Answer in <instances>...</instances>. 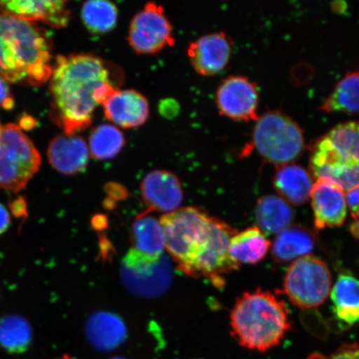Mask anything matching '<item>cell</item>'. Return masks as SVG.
<instances>
[{"instance_id": "obj_30", "label": "cell", "mask_w": 359, "mask_h": 359, "mask_svg": "<svg viewBox=\"0 0 359 359\" xmlns=\"http://www.w3.org/2000/svg\"><path fill=\"white\" fill-rule=\"evenodd\" d=\"M308 359H359V344H344L330 355L313 353Z\"/></svg>"}, {"instance_id": "obj_31", "label": "cell", "mask_w": 359, "mask_h": 359, "mask_svg": "<svg viewBox=\"0 0 359 359\" xmlns=\"http://www.w3.org/2000/svg\"><path fill=\"white\" fill-rule=\"evenodd\" d=\"M15 106V101L12 96L8 82L0 76V107L6 110H11Z\"/></svg>"}, {"instance_id": "obj_7", "label": "cell", "mask_w": 359, "mask_h": 359, "mask_svg": "<svg viewBox=\"0 0 359 359\" xmlns=\"http://www.w3.org/2000/svg\"><path fill=\"white\" fill-rule=\"evenodd\" d=\"M332 277L322 259L307 255L294 260L287 269L285 292L295 306L311 309L320 306L330 294Z\"/></svg>"}, {"instance_id": "obj_11", "label": "cell", "mask_w": 359, "mask_h": 359, "mask_svg": "<svg viewBox=\"0 0 359 359\" xmlns=\"http://www.w3.org/2000/svg\"><path fill=\"white\" fill-rule=\"evenodd\" d=\"M309 167L314 177L327 180L344 191L359 185V164L344 160L325 136L311 147Z\"/></svg>"}, {"instance_id": "obj_26", "label": "cell", "mask_w": 359, "mask_h": 359, "mask_svg": "<svg viewBox=\"0 0 359 359\" xmlns=\"http://www.w3.org/2000/svg\"><path fill=\"white\" fill-rule=\"evenodd\" d=\"M32 342V327L25 317L10 313L0 318V347L6 352L25 353Z\"/></svg>"}, {"instance_id": "obj_2", "label": "cell", "mask_w": 359, "mask_h": 359, "mask_svg": "<svg viewBox=\"0 0 359 359\" xmlns=\"http://www.w3.org/2000/svg\"><path fill=\"white\" fill-rule=\"evenodd\" d=\"M111 67L91 53L57 55L49 84L52 120L66 135L92 124L93 114L116 87Z\"/></svg>"}, {"instance_id": "obj_18", "label": "cell", "mask_w": 359, "mask_h": 359, "mask_svg": "<svg viewBox=\"0 0 359 359\" xmlns=\"http://www.w3.org/2000/svg\"><path fill=\"white\" fill-rule=\"evenodd\" d=\"M127 334L123 321L114 313H96L87 322V339L94 348L101 351L118 348L124 342Z\"/></svg>"}, {"instance_id": "obj_21", "label": "cell", "mask_w": 359, "mask_h": 359, "mask_svg": "<svg viewBox=\"0 0 359 359\" xmlns=\"http://www.w3.org/2000/svg\"><path fill=\"white\" fill-rule=\"evenodd\" d=\"M316 240L307 228L292 226L279 233L272 246V257L277 262H288L307 257Z\"/></svg>"}, {"instance_id": "obj_22", "label": "cell", "mask_w": 359, "mask_h": 359, "mask_svg": "<svg viewBox=\"0 0 359 359\" xmlns=\"http://www.w3.org/2000/svg\"><path fill=\"white\" fill-rule=\"evenodd\" d=\"M330 294L337 318L348 325L356 324L359 321V280L349 273H342Z\"/></svg>"}, {"instance_id": "obj_35", "label": "cell", "mask_w": 359, "mask_h": 359, "mask_svg": "<svg viewBox=\"0 0 359 359\" xmlns=\"http://www.w3.org/2000/svg\"><path fill=\"white\" fill-rule=\"evenodd\" d=\"M35 120L29 115H25L22 116L20 120V128H24L25 130L32 129L35 126Z\"/></svg>"}, {"instance_id": "obj_5", "label": "cell", "mask_w": 359, "mask_h": 359, "mask_svg": "<svg viewBox=\"0 0 359 359\" xmlns=\"http://www.w3.org/2000/svg\"><path fill=\"white\" fill-rule=\"evenodd\" d=\"M253 146L264 161L280 167L302 155L304 133L298 123L282 111H267L255 125Z\"/></svg>"}, {"instance_id": "obj_29", "label": "cell", "mask_w": 359, "mask_h": 359, "mask_svg": "<svg viewBox=\"0 0 359 359\" xmlns=\"http://www.w3.org/2000/svg\"><path fill=\"white\" fill-rule=\"evenodd\" d=\"M325 137L344 160L359 164V122L337 125Z\"/></svg>"}, {"instance_id": "obj_9", "label": "cell", "mask_w": 359, "mask_h": 359, "mask_svg": "<svg viewBox=\"0 0 359 359\" xmlns=\"http://www.w3.org/2000/svg\"><path fill=\"white\" fill-rule=\"evenodd\" d=\"M128 42L135 53L152 55L175 44L172 26L164 8L149 2L137 12L130 22Z\"/></svg>"}, {"instance_id": "obj_37", "label": "cell", "mask_w": 359, "mask_h": 359, "mask_svg": "<svg viewBox=\"0 0 359 359\" xmlns=\"http://www.w3.org/2000/svg\"><path fill=\"white\" fill-rule=\"evenodd\" d=\"M60 359H76V358H72L69 355H65V356H62V358H60Z\"/></svg>"}, {"instance_id": "obj_1", "label": "cell", "mask_w": 359, "mask_h": 359, "mask_svg": "<svg viewBox=\"0 0 359 359\" xmlns=\"http://www.w3.org/2000/svg\"><path fill=\"white\" fill-rule=\"evenodd\" d=\"M160 222L165 250L186 275L208 278L221 285L222 276L239 267L228 252L231 237L236 232L226 223L192 206L165 214Z\"/></svg>"}, {"instance_id": "obj_6", "label": "cell", "mask_w": 359, "mask_h": 359, "mask_svg": "<svg viewBox=\"0 0 359 359\" xmlns=\"http://www.w3.org/2000/svg\"><path fill=\"white\" fill-rule=\"evenodd\" d=\"M41 156L19 126L0 129V189L15 193L24 190L38 172Z\"/></svg>"}, {"instance_id": "obj_3", "label": "cell", "mask_w": 359, "mask_h": 359, "mask_svg": "<svg viewBox=\"0 0 359 359\" xmlns=\"http://www.w3.org/2000/svg\"><path fill=\"white\" fill-rule=\"evenodd\" d=\"M52 48L46 30L0 8V76L8 83H46L53 72Z\"/></svg>"}, {"instance_id": "obj_28", "label": "cell", "mask_w": 359, "mask_h": 359, "mask_svg": "<svg viewBox=\"0 0 359 359\" xmlns=\"http://www.w3.org/2000/svg\"><path fill=\"white\" fill-rule=\"evenodd\" d=\"M81 18L89 33L102 35L111 32L118 20V8L106 0H91L83 4Z\"/></svg>"}, {"instance_id": "obj_12", "label": "cell", "mask_w": 359, "mask_h": 359, "mask_svg": "<svg viewBox=\"0 0 359 359\" xmlns=\"http://www.w3.org/2000/svg\"><path fill=\"white\" fill-rule=\"evenodd\" d=\"M140 189L147 206L144 214L172 213L180 209L183 201L182 183L176 175L168 170L156 169L148 172L142 179Z\"/></svg>"}, {"instance_id": "obj_36", "label": "cell", "mask_w": 359, "mask_h": 359, "mask_svg": "<svg viewBox=\"0 0 359 359\" xmlns=\"http://www.w3.org/2000/svg\"><path fill=\"white\" fill-rule=\"evenodd\" d=\"M350 231L354 237H356L359 240V217L354 219L353 223L350 226Z\"/></svg>"}, {"instance_id": "obj_15", "label": "cell", "mask_w": 359, "mask_h": 359, "mask_svg": "<svg viewBox=\"0 0 359 359\" xmlns=\"http://www.w3.org/2000/svg\"><path fill=\"white\" fill-rule=\"evenodd\" d=\"M311 204L318 230L342 226L347 217V202L342 188L325 179L313 184Z\"/></svg>"}, {"instance_id": "obj_20", "label": "cell", "mask_w": 359, "mask_h": 359, "mask_svg": "<svg viewBox=\"0 0 359 359\" xmlns=\"http://www.w3.org/2000/svg\"><path fill=\"white\" fill-rule=\"evenodd\" d=\"M271 243L258 227H250L231 237L229 255L238 266L255 264L266 257Z\"/></svg>"}, {"instance_id": "obj_38", "label": "cell", "mask_w": 359, "mask_h": 359, "mask_svg": "<svg viewBox=\"0 0 359 359\" xmlns=\"http://www.w3.org/2000/svg\"><path fill=\"white\" fill-rule=\"evenodd\" d=\"M111 359H125V358H111Z\"/></svg>"}, {"instance_id": "obj_27", "label": "cell", "mask_w": 359, "mask_h": 359, "mask_svg": "<svg viewBox=\"0 0 359 359\" xmlns=\"http://www.w3.org/2000/svg\"><path fill=\"white\" fill-rule=\"evenodd\" d=\"M88 147L90 156L98 161L114 158L126 144L124 135L119 128L112 124H101L92 130Z\"/></svg>"}, {"instance_id": "obj_39", "label": "cell", "mask_w": 359, "mask_h": 359, "mask_svg": "<svg viewBox=\"0 0 359 359\" xmlns=\"http://www.w3.org/2000/svg\"><path fill=\"white\" fill-rule=\"evenodd\" d=\"M0 129H1V126H0Z\"/></svg>"}, {"instance_id": "obj_17", "label": "cell", "mask_w": 359, "mask_h": 359, "mask_svg": "<svg viewBox=\"0 0 359 359\" xmlns=\"http://www.w3.org/2000/svg\"><path fill=\"white\" fill-rule=\"evenodd\" d=\"M48 157L52 167L65 175L77 174L87 168L88 143L79 135H58L49 143Z\"/></svg>"}, {"instance_id": "obj_16", "label": "cell", "mask_w": 359, "mask_h": 359, "mask_svg": "<svg viewBox=\"0 0 359 359\" xmlns=\"http://www.w3.org/2000/svg\"><path fill=\"white\" fill-rule=\"evenodd\" d=\"M0 8L22 20L42 21L55 29L65 28L69 25L71 17L67 2L58 0L0 1Z\"/></svg>"}, {"instance_id": "obj_24", "label": "cell", "mask_w": 359, "mask_h": 359, "mask_svg": "<svg viewBox=\"0 0 359 359\" xmlns=\"http://www.w3.org/2000/svg\"><path fill=\"white\" fill-rule=\"evenodd\" d=\"M294 210L288 202L276 196H264L255 208V219L260 231L266 234H277L290 226Z\"/></svg>"}, {"instance_id": "obj_34", "label": "cell", "mask_w": 359, "mask_h": 359, "mask_svg": "<svg viewBox=\"0 0 359 359\" xmlns=\"http://www.w3.org/2000/svg\"><path fill=\"white\" fill-rule=\"evenodd\" d=\"M11 226V215L8 210L0 204V235L4 234Z\"/></svg>"}, {"instance_id": "obj_25", "label": "cell", "mask_w": 359, "mask_h": 359, "mask_svg": "<svg viewBox=\"0 0 359 359\" xmlns=\"http://www.w3.org/2000/svg\"><path fill=\"white\" fill-rule=\"evenodd\" d=\"M320 109L334 114H359V72H350L339 81Z\"/></svg>"}, {"instance_id": "obj_4", "label": "cell", "mask_w": 359, "mask_h": 359, "mask_svg": "<svg viewBox=\"0 0 359 359\" xmlns=\"http://www.w3.org/2000/svg\"><path fill=\"white\" fill-rule=\"evenodd\" d=\"M231 327L241 346L267 351L277 346L290 330L289 309L269 292L260 289L247 292L233 308Z\"/></svg>"}, {"instance_id": "obj_10", "label": "cell", "mask_w": 359, "mask_h": 359, "mask_svg": "<svg viewBox=\"0 0 359 359\" xmlns=\"http://www.w3.org/2000/svg\"><path fill=\"white\" fill-rule=\"evenodd\" d=\"M219 114L235 121L257 120L259 91L244 76H231L219 84L215 96Z\"/></svg>"}, {"instance_id": "obj_13", "label": "cell", "mask_w": 359, "mask_h": 359, "mask_svg": "<svg viewBox=\"0 0 359 359\" xmlns=\"http://www.w3.org/2000/svg\"><path fill=\"white\" fill-rule=\"evenodd\" d=\"M102 106L105 118L118 128H139L149 118V102L137 90L115 88Z\"/></svg>"}, {"instance_id": "obj_23", "label": "cell", "mask_w": 359, "mask_h": 359, "mask_svg": "<svg viewBox=\"0 0 359 359\" xmlns=\"http://www.w3.org/2000/svg\"><path fill=\"white\" fill-rule=\"evenodd\" d=\"M133 248L142 254L158 257L165 250V233L160 219L148 214L139 215L132 226Z\"/></svg>"}, {"instance_id": "obj_19", "label": "cell", "mask_w": 359, "mask_h": 359, "mask_svg": "<svg viewBox=\"0 0 359 359\" xmlns=\"http://www.w3.org/2000/svg\"><path fill=\"white\" fill-rule=\"evenodd\" d=\"M273 186L286 202L300 205L311 198L313 184L308 170L302 165L290 163L277 169Z\"/></svg>"}, {"instance_id": "obj_33", "label": "cell", "mask_w": 359, "mask_h": 359, "mask_svg": "<svg viewBox=\"0 0 359 359\" xmlns=\"http://www.w3.org/2000/svg\"><path fill=\"white\" fill-rule=\"evenodd\" d=\"M347 205L352 212L353 219L359 217V185L347 191Z\"/></svg>"}, {"instance_id": "obj_14", "label": "cell", "mask_w": 359, "mask_h": 359, "mask_svg": "<svg viewBox=\"0 0 359 359\" xmlns=\"http://www.w3.org/2000/svg\"><path fill=\"white\" fill-rule=\"evenodd\" d=\"M231 52V40L226 34L219 32L202 36L191 42L187 48V56L197 74L210 77L226 67Z\"/></svg>"}, {"instance_id": "obj_32", "label": "cell", "mask_w": 359, "mask_h": 359, "mask_svg": "<svg viewBox=\"0 0 359 359\" xmlns=\"http://www.w3.org/2000/svg\"><path fill=\"white\" fill-rule=\"evenodd\" d=\"M10 209L16 218L28 217V205L24 196H19L10 202Z\"/></svg>"}, {"instance_id": "obj_8", "label": "cell", "mask_w": 359, "mask_h": 359, "mask_svg": "<svg viewBox=\"0 0 359 359\" xmlns=\"http://www.w3.org/2000/svg\"><path fill=\"white\" fill-rule=\"evenodd\" d=\"M121 278L126 288L142 298L164 293L172 280V267L165 255L148 257L130 250L121 263Z\"/></svg>"}]
</instances>
